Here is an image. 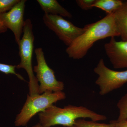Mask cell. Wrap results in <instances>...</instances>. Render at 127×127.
Here are the masks:
<instances>
[{
  "instance_id": "cell-13",
  "label": "cell",
  "mask_w": 127,
  "mask_h": 127,
  "mask_svg": "<svg viewBox=\"0 0 127 127\" xmlns=\"http://www.w3.org/2000/svg\"><path fill=\"white\" fill-rule=\"evenodd\" d=\"M74 126L75 127H115V123L114 120H112L110 123L106 124L79 119L76 120Z\"/></svg>"
},
{
  "instance_id": "cell-11",
  "label": "cell",
  "mask_w": 127,
  "mask_h": 127,
  "mask_svg": "<svg viewBox=\"0 0 127 127\" xmlns=\"http://www.w3.org/2000/svg\"><path fill=\"white\" fill-rule=\"evenodd\" d=\"M113 14L122 40L127 41V1L124 2Z\"/></svg>"
},
{
  "instance_id": "cell-15",
  "label": "cell",
  "mask_w": 127,
  "mask_h": 127,
  "mask_svg": "<svg viewBox=\"0 0 127 127\" xmlns=\"http://www.w3.org/2000/svg\"><path fill=\"white\" fill-rule=\"evenodd\" d=\"M16 66L0 63V71L6 74H14L19 79L25 81L23 77L15 71Z\"/></svg>"
},
{
  "instance_id": "cell-19",
  "label": "cell",
  "mask_w": 127,
  "mask_h": 127,
  "mask_svg": "<svg viewBox=\"0 0 127 127\" xmlns=\"http://www.w3.org/2000/svg\"><path fill=\"white\" fill-rule=\"evenodd\" d=\"M7 29L0 22V33H4L7 31Z\"/></svg>"
},
{
  "instance_id": "cell-2",
  "label": "cell",
  "mask_w": 127,
  "mask_h": 127,
  "mask_svg": "<svg viewBox=\"0 0 127 127\" xmlns=\"http://www.w3.org/2000/svg\"><path fill=\"white\" fill-rule=\"evenodd\" d=\"M40 124L44 127L62 125L75 127V121L79 118H89L93 122L106 120L104 115L98 114L85 107L68 105L63 108L53 105L39 114Z\"/></svg>"
},
{
  "instance_id": "cell-4",
  "label": "cell",
  "mask_w": 127,
  "mask_h": 127,
  "mask_svg": "<svg viewBox=\"0 0 127 127\" xmlns=\"http://www.w3.org/2000/svg\"><path fill=\"white\" fill-rule=\"evenodd\" d=\"M63 92H46L34 96L27 95V98L15 121L16 127L26 126L31 119L38 113L41 112L53 105V103L66 98Z\"/></svg>"
},
{
  "instance_id": "cell-17",
  "label": "cell",
  "mask_w": 127,
  "mask_h": 127,
  "mask_svg": "<svg viewBox=\"0 0 127 127\" xmlns=\"http://www.w3.org/2000/svg\"><path fill=\"white\" fill-rule=\"evenodd\" d=\"M96 0H77V4L82 10H88L93 8V5Z\"/></svg>"
},
{
  "instance_id": "cell-9",
  "label": "cell",
  "mask_w": 127,
  "mask_h": 127,
  "mask_svg": "<svg viewBox=\"0 0 127 127\" xmlns=\"http://www.w3.org/2000/svg\"><path fill=\"white\" fill-rule=\"evenodd\" d=\"M111 38L104 45L107 56L114 68L127 69V41H117L115 37Z\"/></svg>"
},
{
  "instance_id": "cell-16",
  "label": "cell",
  "mask_w": 127,
  "mask_h": 127,
  "mask_svg": "<svg viewBox=\"0 0 127 127\" xmlns=\"http://www.w3.org/2000/svg\"><path fill=\"white\" fill-rule=\"evenodd\" d=\"M20 0H0V15L9 11Z\"/></svg>"
},
{
  "instance_id": "cell-18",
  "label": "cell",
  "mask_w": 127,
  "mask_h": 127,
  "mask_svg": "<svg viewBox=\"0 0 127 127\" xmlns=\"http://www.w3.org/2000/svg\"><path fill=\"white\" fill-rule=\"evenodd\" d=\"M114 121L115 127H127V120L121 122H118L117 120Z\"/></svg>"
},
{
  "instance_id": "cell-5",
  "label": "cell",
  "mask_w": 127,
  "mask_h": 127,
  "mask_svg": "<svg viewBox=\"0 0 127 127\" xmlns=\"http://www.w3.org/2000/svg\"><path fill=\"white\" fill-rule=\"evenodd\" d=\"M34 52L37 64L33 67V71L36 74V77L40 83L39 94L46 92H62L64 89V84L63 82L57 80L55 72L48 65L42 48H37Z\"/></svg>"
},
{
  "instance_id": "cell-10",
  "label": "cell",
  "mask_w": 127,
  "mask_h": 127,
  "mask_svg": "<svg viewBox=\"0 0 127 127\" xmlns=\"http://www.w3.org/2000/svg\"><path fill=\"white\" fill-rule=\"evenodd\" d=\"M37 2L45 14L58 15L71 18L72 15L62 6L56 0H37Z\"/></svg>"
},
{
  "instance_id": "cell-3",
  "label": "cell",
  "mask_w": 127,
  "mask_h": 127,
  "mask_svg": "<svg viewBox=\"0 0 127 127\" xmlns=\"http://www.w3.org/2000/svg\"><path fill=\"white\" fill-rule=\"evenodd\" d=\"M34 41L32 23L30 19H27L24 23L23 36L18 45L21 61L16 68H23L27 72L29 78V95L31 96L39 95L38 81L34 75L32 64Z\"/></svg>"
},
{
  "instance_id": "cell-1",
  "label": "cell",
  "mask_w": 127,
  "mask_h": 127,
  "mask_svg": "<svg viewBox=\"0 0 127 127\" xmlns=\"http://www.w3.org/2000/svg\"><path fill=\"white\" fill-rule=\"evenodd\" d=\"M84 27V32L66 49V53L70 58L82 59L97 41L120 36L113 13L107 15L100 20L86 25Z\"/></svg>"
},
{
  "instance_id": "cell-6",
  "label": "cell",
  "mask_w": 127,
  "mask_h": 127,
  "mask_svg": "<svg viewBox=\"0 0 127 127\" xmlns=\"http://www.w3.org/2000/svg\"><path fill=\"white\" fill-rule=\"evenodd\" d=\"M94 71L98 76L95 84L99 87V94L102 96L120 88L127 83V70L116 71L110 69L106 66L103 59H100Z\"/></svg>"
},
{
  "instance_id": "cell-8",
  "label": "cell",
  "mask_w": 127,
  "mask_h": 127,
  "mask_svg": "<svg viewBox=\"0 0 127 127\" xmlns=\"http://www.w3.org/2000/svg\"><path fill=\"white\" fill-rule=\"evenodd\" d=\"M26 1V0H20L9 11L0 15V22L6 28L13 32L17 45L23 33L25 22L24 13Z\"/></svg>"
},
{
  "instance_id": "cell-14",
  "label": "cell",
  "mask_w": 127,
  "mask_h": 127,
  "mask_svg": "<svg viewBox=\"0 0 127 127\" xmlns=\"http://www.w3.org/2000/svg\"><path fill=\"white\" fill-rule=\"evenodd\" d=\"M119 109V115L118 122L127 120V93L120 98L117 104Z\"/></svg>"
},
{
  "instance_id": "cell-7",
  "label": "cell",
  "mask_w": 127,
  "mask_h": 127,
  "mask_svg": "<svg viewBox=\"0 0 127 127\" xmlns=\"http://www.w3.org/2000/svg\"><path fill=\"white\" fill-rule=\"evenodd\" d=\"M43 20L46 26L67 47L85 31L84 27L76 26L70 21L58 15L45 14Z\"/></svg>"
},
{
  "instance_id": "cell-12",
  "label": "cell",
  "mask_w": 127,
  "mask_h": 127,
  "mask_svg": "<svg viewBox=\"0 0 127 127\" xmlns=\"http://www.w3.org/2000/svg\"><path fill=\"white\" fill-rule=\"evenodd\" d=\"M120 0H96L93 7H96L104 11L107 15L112 14L123 5Z\"/></svg>"
},
{
  "instance_id": "cell-20",
  "label": "cell",
  "mask_w": 127,
  "mask_h": 127,
  "mask_svg": "<svg viewBox=\"0 0 127 127\" xmlns=\"http://www.w3.org/2000/svg\"><path fill=\"white\" fill-rule=\"evenodd\" d=\"M32 127H42L41 125L40 124V123L37 124H36V125H34V126H33Z\"/></svg>"
}]
</instances>
